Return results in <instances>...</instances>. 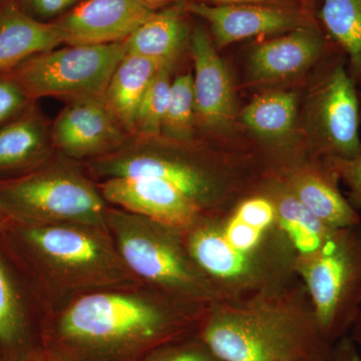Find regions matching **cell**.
Instances as JSON below:
<instances>
[{"label": "cell", "mask_w": 361, "mask_h": 361, "mask_svg": "<svg viewBox=\"0 0 361 361\" xmlns=\"http://www.w3.org/2000/svg\"><path fill=\"white\" fill-rule=\"evenodd\" d=\"M196 1L206 2L210 4L213 2L215 4H264L267 2L275 1V0H196Z\"/></svg>", "instance_id": "obj_34"}, {"label": "cell", "mask_w": 361, "mask_h": 361, "mask_svg": "<svg viewBox=\"0 0 361 361\" xmlns=\"http://www.w3.org/2000/svg\"><path fill=\"white\" fill-rule=\"evenodd\" d=\"M0 361H4V360H2V358H1V357H0Z\"/></svg>", "instance_id": "obj_38"}, {"label": "cell", "mask_w": 361, "mask_h": 361, "mask_svg": "<svg viewBox=\"0 0 361 361\" xmlns=\"http://www.w3.org/2000/svg\"><path fill=\"white\" fill-rule=\"evenodd\" d=\"M163 65L166 63L127 54L111 75L104 97L111 114L129 135H134L135 118L145 92Z\"/></svg>", "instance_id": "obj_21"}, {"label": "cell", "mask_w": 361, "mask_h": 361, "mask_svg": "<svg viewBox=\"0 0 361 361\" xmlns=\"http://www.w3.org/2000/svg\"><path fill=\"white\" fill-rule=\"evenodd\" d=\"M145 6L148 7L151 11H156L172 4L183 1H196V0H140Z\"/></svg>", "instance_id": "obj_33"}, {"label": "cell", "mask_w": 361, "mask_h": 361, "mask_svg": "<svg viewBox=\"0 0 361 361\" xmlns=\"http://www.w3.org/2000/svg\"><path fill=\"white\" fill-rule=\"evenodd\" d=\"M123 42L68 45L26 59L9 73L32 101L54 97L68 99L104 94L114 71L125 58Z\"/></svg>", "instance_id": "obj_9"}, {"label": "cell", "mask_w": 361, "mask_h": 361, "mask_svg": "<svg viewBox=\"0 0 361 361\" xmlns=\"http://www.w3.org/2000/svg\"><path fill=\"white\" fill-rule=\"evenodd\" d=\"M351 338L355 342H358L361 344V308L358 312L357 317H356L355 324L351 329Z\"/></svg>", "instance_id": "obj_36"}, {"label": "cell", "mask_w": 361, "mask_h": 361, "mask_svg": "<svg viewBox=\"0 0 361 361\" xmlns=\"http://www.w3.org/2000/svg\"><path fill=\"white\" fill-rule=\"evenodd\" d=\"M338 180V176L325 161L324 167L292 173L284 186L331 229L360 225V214L339 191Z\"/></svg>", "instance_id": "obj_19"}, {"label": "cell", "mask_w": 361, "mask_h": 361, "mask_svg": "<svg viewBox=\"0 0 361 361\" xmlns=\"http://www.w3.org/2000/svg\"><path fill=\"white\" fill-rule=\"evenodd\" d=\"M233 213L244 222L263 229L276 226V212L270 197L256 196L247 199L241 202Z\"/></svg>", "instance_id": "obj_29"}, {"label": "cell", "mask_w": 361, "mask_h": 361, "mask_svg": "<svg viewBox=\"0 0 361 361\" xmlns=\"http://www.w3.org/2000/svg\"><path fill=\"white\" fill-rule=\"evenodd\" d=\"M9 223H11V220H9L8 216L6 215L4 208L0 205V233L4 232Z\"/></svg>", "instance_id": "obj_37"}, {"label": "cell", "mask_w": 361, "mask_h": 361, "mask_svg": "<svg viewBox=\"0 0 361 361\" xmlns=\"http://www.w3.org/2000/svg\"><path fill=\"white\" fill-rule=\"evenodd\" d=\"M171 342L149 353L142 361H221L206 348L201 339L198 341Z\"/></svg>", "instance_id": "obj_28"}, {"label": "cell", "mask_w": 361, "mask_h": 361, "mask_svg": "<svg viewBox=\"0 0 361 361\" xmlns=\"http://www.w3.org/2000/svg\"><path fill=\"white\" fill-rule=\"evenodd\" d=\"M30 276L71 297L144 285L130 272L106 228L11 222L0 233Z\"/></svg>", "instance_id": "obj_3"}, {"label": "cell", "mask_w": 361, "mask_h": 361, "mask_svg": "<svg viewBox=\"0 0 361 361\" xmlns=\"http://www.w3.org/2000/svg\"><path fill=\"white\" fill-rule=\"evenodd\" d=\"M322 20L361 82V0H323Z\"/></svg>", "instance_id": "obj_24"}, {"label": "cell", "mask_w": 361, "mask_h": 361, "mask_svg": "<svg viewBox=\"0 0 361 361\" xmlns=\"http://www.w3.org/2000/svg\"><path fill=\"white\" fill-rule=\"evenodd\" d=\"M318 329L332 345L353 329L361 308V224L341 228L322 248L297 256Z\"/></svg>", "instance_id": "obj_8"}, {"label": "cell", "mask_w": 361, "mask_h": 361, "mask_svg": "<svg viewBox=\"0 0 361 361\" xmlns=\"http://www.w3.org/2000/svg\"><path fill=\"white\" fill-rule=\"evenodd\" d=\"M296 115V94L274 92L256 97L244 109L242 121L259 137L280 141L293 130Z\"/></svg>", "instance_id": "obj_23"}, {"label": "cell", "mask_w": 361, "mask_h": 361, "mask_svg": "<svg viewBox=\"0 0 361 361\" xmlns=\"http://www.w3.org/2000/svg\"><path fill=\"white\" fill-rule=\"evenodd\" d=\"M319 361H360L355 342L350 336H343L330 348L327 355Z\"/></svg>", "instance_id": "obj_32"}, {"label": "cell", "mask_w": 361, "mask_h": 361, "mask_svg": "<svg viewBox=\"0 0 361 361\" xmlns=\"http://www.w3.org/2000/svg\"><path fill=\"white\" fill-rule=\"evenodd\" d=\"M54 154L51 123L37 103L0 127V180L26 174Z\"/></svg>", "instance_id": "obj_17"}, {"label": "cell", "mask_w": 361, "mask_h": 361, "mask_svg": "<svg viewBox=\"0 0 361 361\" xmlns=\"http://www.w3.org/2000/svg\"><path fill=\"white\" fill-rule=\"evenodd\" d=\"M184 238L223 300L287 286L295 273L297 254L285 234L261 250L243 252L225 239L221 218L210 214L184 232Z\"/></svg>", "instance_id": "obj_7"}, {"label": "cell", "mask_w": 361, "mask_h": 361, "mask_svg": "<svg viewBox=\"0 0 361 361\" xmlns=\"http://www.w3.org/2000/svg\"><path fill=\"white\" fill-rule=\"evenodd\" d=\"M97 186L106 203L178 231L186 232L203 216L210 215L177 188L156 178H110Z\"/></svg>", "instance_id": "obj_12"}, {"label": "cell", "mask_w": 361, "mask_h": 361, "mask_svg": "<svg viewBox=\"0 0 361 361\" xmlns=\"http://www.w3.org/2000/svg\"><path fill=\"white\" fill-rule=\"evenodd\" d=\"M13 252L0 235V357L23 361L40 348L35 343L30 296Z\"/></svg>", "instance_id": "obj_16"}, {"label": "cell", "mask_w": 361, "mask_h": 361, "mask_svg": "<svg viewBox=\"0 0 361 361\" xmlns=\"http://www.w3.org/2000/svg\"><path fill=\"white\" fill-rule=\"evenodd\" d=\"M199 338L221 361H319L332 345L311 305L287 286L207 308Z\"/></svg>", "instance_id": "obj_2"}, {"label": "cell", "mask_w": 361, "mask_h": 361, "mask_svg": "<svg viewBox=\"0 0 361 361\" xmlns=\"http://www.w3.org/2000/svg\"><path fill=\"white\" fill-rule=\"evenodd\" d=\"M270 198L275 206L277 227L290 241L297 256L314 253L336 231L318 219L284 185L276 188Z\"/></svg>", "instance_id": "obj_22"}, {"label": "cell", "mask_w": 361, "mask_h": 361, "mask_svg": "<svg viewBox=\"0 0 361 361\" xmlns=\"http://www.w3.org/2000/svg\"><path fill=\"white\" fill-rule=\"evenodd\" d=\"M82 0H18L23 11L44 23H51L78 6Z\"/></svg>", "instance_id": "obj_31"}, {"label": "cell", "mask_w": 361, "mask_h": 361, "mask_svg": "<svg viewBox=\"0 0 361 361\" xmlns=\"http://www.w3.org/2000/svg\"><path fill=\"white\" fill-rule=\"evenodd\" d=\"M327 164L348 186L349 203L361 209V152L353 158H327Z\"/></svg>", "instance_id": "obj_30"}, {"label": "cell", "mask_w": 361, "mask_h": 361, "mask_svg": "<svg viewBox=\"0 0 361 361\" xmlns=\"http://www.w3.org/2000/svg\"><path fill=\"white\" fill-rule=\"evenodd\" d=\"M97 179L149 177L177 188L206 214H213L226 200L224 176L194 148L191 142L171 141L161 135H130L114 153L85 163Z\"/></svg>", "instance_id": "obj_6"}, {"label": "cell", "mask_w": 361, "mask_h": 361, "mask_svg": "<svg viewBox=\"0 0 361 361\" xmlns=\"http://www.w3.org/2000/svg\"><path fill=\"white\" fill-rule=\"evenodd\" d=\"M314 123L327 158L349 159L361 152V110L356 82L342 63L325 75L316 94Z\"/></svg>", "instance_id": "obj_11"}, {"label": "cell", "mask_w": 361, "mask_h": 361, "mask_svg": "<svg viewBox=\"0 0 361 361\" xmlns=\"http://www.w3.org/2000/svg\"><path fill=\"white\" fill-rule=\"evenodd\" d=\"M185 11L210 25L218 49L261 35L293 30L303 26L296 13L265 4H210L184 1Z\"/></svg>", "instance_id": "obj_15"}, {"label": "cell", "mask_w": 361, "mask_h": 361, "mask_svg": "<svg viewBox=\"0 0 361 361\" xmlns=\"http://www.w3.org/2000/svg\"><path fill=\"white\" fill-rule=\"evenodd\" d=\"M184 1L154 11L123 40L126 52L172 63L190 39Z\"/></svg>", "instance_id": "obj_20"}, {"label": "cell", "mask_w": 361, "mask_h": 361, "mask_svg": "<svg viewBox=\"0 0 361 361\" xmlns=\"http://www.w3.org/2000/svg\"><path fill=\"white\" fill-rule=\"evenodd\" d=\"M324 47L319 32L300 26L254 49L250 58L252 75L262 82L294 77L310 68L322 56Z\"/></svg>", "instance_id": "obj_18"}, {"label": "cell", "mask_w": 361, "mask_h": 361, "mask_svg": "<svg viewBox=\"0 0 361 361\" xmlns=\"http://www.w3.org/2000/svg\"><path fill=\"white\" fill-rule=\"evenodd\" d=\"M0 205L11 222L106 228L109 206L80 161L56 153L40 167L0 180Z\"/></svg>", "instance_id": "obj_5"}, {"label": "cell", "mask_w": 361, "mask_h": 361, "mask_svg": "<svg viewBox=\"0 0 361 361\" xmlns=\"http://www.w3.org/2000/svg\"><path fill=\"white\" fill-rule=\"evenodd\" d=\"M196 127L193 75L186 73L173 80L170 104L160 135L171 141L191 142Z\"/></svg>", "instance_id": "obj_25"}, {"label": "cell", "mask_w": 361, "mask_h": 361, "mask_svg": "<svg viewBox=\"0 0 361 361\" xmlns=\"http://www.w3.org/2000/svg\"><path fill=\"white\" fill-rule=\"evenodd\" d=\"M129 137L111 114L104 94L68 99L51 123L56 153L80 163L114 153Z\"/></svg>", "instance_id": "obj_10"}, {"label": "cell", "mask_w": 361, "mask_h": 361, "mask_svg": "<svg viewBox=\"0 0 361 361\" xmlns=\"http://www.w3.org/2000/svg\"><path fill=\"white\" fill-rule=\"evenodd\" d=\"M173 66L172 63L161 66L145 92L135 118L134 135L142 137L161 135L172 92Z\"/></svg>", "instance_id": "obj_26"}, {"label": "cell", "mask_w": 361, "mask_h": 361, "mask_svg": "<svg viewBox=\"0 0 361 361\" xmlns=\"http://www.w3.org/2000/svg\"><path fill=\"white\" fill-rule=\"evenodd\" d=\"M37 102L32 101L9 73L0 71V127L18 118Z\"/></svg>", "instance_id": "obj_27"}, {"label": "cell", "mask_w": 361, "mask_h": 361, "mask_svg": "<svg viewBox=\"0 0 361 361\" xmlns=\"http://www.w3.org/2000/svg\"><path fill=\"white\" fill-rule=\"evenodd\" d=\"M153 13L140 0H82L51 23L65 44H116L127 39Z\"/></svg>", "instance_id": "obj_13"}, {"label": "cell", "mask_w": 361, "mask_h": 361, "mask_svg": "<svg viewBox=\"0 0 361 361\" xmlns=\"http://www.w3.org/2000/svg\"><path fill=\"white\" fill-rule=\"evenodd\" d=\"M106 227L123 262L142 283L199 310L223 300L190 255L184 232L116 207L106 211Z\"/></svg>", "instance_id": "obj_4"}, {"label": "cell", "mask_w": 361, "mask_h": 361, "mask_svg": "<svg viewBox=\"0 0 361 361\" xmlns=\"http://www.w3.org/2000/svg\"><path fill=\"white\" fill-rule=\"evenodd\" d=\"M144 285L73 297L40 327V346L58 361H142L186 338L202 310Z\"/></svg>", "instance_id": "obj_1"}, {"label": "cell", "mask_w": 361, "mask_h": 361, "mask_svg": "<svg viewBox=\"0 0 361 361\" xmlns=\"http://www.w3.org/2000/svg\"><path fill=\"white\" fill-rule=\"evenodd\" d=\"M23 361H58L54 360V357H51L47 351H44L42 348L37 349V351L28 356L27 358H25V360Z\"/></svg>", "instance_id": "obj_35"}, {"label": "cell", "mask_w": 361, "mask_h": 361, "mask_svg": "<svg viewBox=\"0 0 361 361\" xmlns=\"http://www.w3.org/2000/svg\"><path fill=\"white\" fill-rule=\"evenodd\" d=\"M0 1H1V0H0Z\"/></svg>", "instance_id": "obj_39"}, {"label": "cell", "mask_w": 361, "mask_h": 361, "mask_svg": "<svg viewBox=\"0 0 361 361\" xmlns=\"http://www.w3.org/2000/svg\"><path fill=\"white\" fill-rule=\"evenodd\" d=\"M189 45L195 68L197 127L205 130L224 129L236 111L229 71L203 26L197 25L190 33Z\"/></svg>", "instance_id": "obj_14"}]
</instances>
